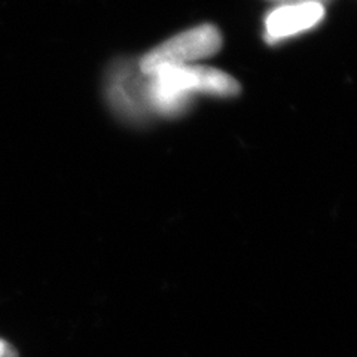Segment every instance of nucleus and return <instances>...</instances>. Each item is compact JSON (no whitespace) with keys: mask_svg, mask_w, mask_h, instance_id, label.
<instances>
[{"mask_svg":"<svg viewBox=\"0 0 357 357\" xmlns=\"http://www.w3.org/2000/svg\"><path fill=\"white\" fill-rule=\"evenodd\" d=\"M222 36L215 26L203 24L173 36L149 51L139 61L143 73H149L160 66L194 64L219 52Z\"/></svg>","mask_w":357,"mask_h":357,"instance_id":"nucleus-2","label":"nucleus"},{"mask_svg":"<svg viewBox=\"0 0 357 357\" xmlns=\"http://www.w3.org/2000/svg\"><path fill=\"white\" fill-rule=\"evenodd\" d=\"M325 17V6L317 0L283 5L265 18V39L277 43L316 27Z\"/></svg>","mask_w":357,"mask_h":357,"instance_id":"nucleus-4","label":"nucleus"},{"mask_svg":"<svg viewBox=\"0 0 357 357\" xmlns=\"http://www.w3.org/2000/svg\"><path fill=\"white\" fill-rule=\"evenodd\" d=\"M144 76L149 114L164 118L182 115L195 96L232 97L240 93L232 76L207 66H160Z\"/></svg>","mask_w":357,"mask_h":357,"instance_id":"nucleus-1","label":"nucleus"},{"mask_svg":"<svg viewBox=\"0 0 357 357\" xmlns=\"http://www.w3.org/2000/svg\"><path fill=\"white\" fill-rule=\"evenodd\" d=\"M107 96L121 115L142 119L149 115L146 105V76L139 63L121 61L110 70Z\"/></svg>","mask_w":357,"mask_h":357,"instance_id":"nucleus-3","label":"nucleus"},{"mask_svg":"<svg viewBox=\"0 0 357 357\" xmlns=\"http://www.w3.org/2000/svg\"><path fill=\"white\" fill-rule=\"evenodd\" d=\"M0 357H18L15 349L6 341L0 340Z\"/></svg>","mask_w":357,"mask_h":357,"instance_id":"nucleus-5","label":"nucleus"}]
</instances>
